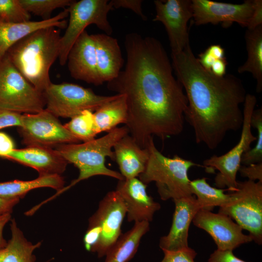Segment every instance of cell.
<instances>
[{
	"instance_id": "1",
	"label": "cell",
	"mask_w": 262,
	"mask_h": 262,
	"mask_svg": "<svg viewBox=\"0 0 262 262\" xmlns=\"http://www.w3.org/2000/svg\"><path fill=\"white\" fill-rule=\"evenodd\" d=\"M125 68L107 82V87L125 96V126L138 145L145 148L154 136L163 140L182 132L188 101L158 39L131 33L125 37Z\"/></svg>"
},
{
	"instance_id": "2",
	"label": "cell",
	"mask_w": 262,
	"mask_h": 262,
	"mask_svg": "<svg viewBox=\"0 0 262 262\" xmlns=\"http://www.w3.org/2000/svg\"><path fill=\"white\" fill-rule=\"evenodd\" d=\"M171 58L187 99L185 120L194 130L196 143L214 149L228 132L242 128L241 105L247 94L243 82L234 75L217 77L204 68L190 44L171 53Z\"/></svg>"
},
{
	"instance_id": "3",
	"label": "cell",
	"mask_w": 262,
	"mask_h": 262,
	"mask_svg": "<svg viewBox=\"0 0 262 262\" xmlns=\"http://www.w3.org/2000/svg\"><path fill=\"white\" fill-rule=\"evenodd\" d=\"M61 37L57 28L39 29L18 41L6 54L22 75L41 93L51 83L49 70L59 58Z\"/></svg>"
},
{
	"instance_id": "4",
	"label": "cell",
	"mask_w": 262,
	"mask_h": 262,
	"mask_svg": "<svg viewBox=\"0 0 262 262\" xmlns=\"http://www.w3.org/2000/svg\"><path fill=\"white\" fill-rule=\"evenodd\" d=\"M129 133L126 126L116 127L100 138L80 144H64L55 147L68 163L73 164L78 168L79 175L53 196L55 197L78 182L94 176H106L118 180L124 179L120 173L107 168L105 162L107 157L115 161L112 148L118 140Z\"/></svg>"
},
{
	"instance_id": "5",
	"label": "cell",
	"mask_w": 262,
	"mask_h": 262,
	"mask_svg": "<svg viewBox=\"0 0 262 262\" xmlns=\"http://www.w3.org/2000/svg\"><path fill=\"white\" fill-rule=\"evenodd\" d=\"M147 147L149 157L139 179L147 185L155 182L163 200L192 196L188 173L190 168L197 164L178 155L172 158L165 156L156 148L153 138Z\"/></svg>"
},
{
	"instance_id": "6",
	"label": "cell",
	"mask_w": 262,
	"mask_h": 262,
	"mask_svg": "<svg viewBox=\"0 0 262 262\" xmlns=\"http://www.w3.org/2000/svg\"><path fill=\"white\" fill-rule=\"evenodd\" d=\"M218 213L234 219L258 245L262 244V182L249 180L237 182L235 191Z\"/></svg>"
},
{
	"instance_id": "7",
	"label": "cell",
	"mask_w": 262,
	"mask_h": 262,
	"mask_svg": "<svg viewBox=\"0 0 262 262\" xmlns=\"http://www.w3.org/2000/svg\"><path fill=\"white\" fill-rule=\"evenodd\" d=\"M43 93L37 90L18 71L5 55L0 59V109L35 114L44 109Z\"/></svg>"
},
{
	"instance_id": "8",
	"label": "cell",
	"mask_w": 262,
	"mask_h": 262,
	"mask_svg": "<svg viewBox=\"0 0 262 262\" xmlns=\"http://www.w3.org/2000/svg\"><path fill=\"white\" fill-rule=\"evenodd\" d=\"M43 95L46 110L57 117L70 118L85 110L95 111L116 96L97 95L91 89L68 82H51Z\"/></svg>"
},
{
	"instance_id": "9",
	"label": "cell",
	"mask_w": 262,
	"mask_h": 262,
	"mask_svg": "<svg viewBox=\"0 0 262 262\" xmlns=\"http://www.w3.org/2000/svg\"><path fill=\"white\" fill-rule=\"evenodd\" d=\"M69 19L64 34L60 40L59 61L60 65L66 63L68 54L79 36L91 24L96 25L105 34L113 33L108 20V14L113 7L107 0H75L67 7Z\"/></svg>"
},
{
	"instance_id": "10",
	"label": "cell",
	"mask_w": 262,
	"mask_h": 262,
	"mask_svg": "<svg viewBox=\"0 0 262 262\" xmlns=\"http://www.w3.org/2000/svg\"><path fill=\"white\" fill-rule=\"evenodd\" d=\"M18 131L27 147H56L64 144L79 143L59 121L58 117L46 110L35 114L22 115V123Z\"/></svg>"
},
{
	"instance_id": "11",
	"label": "cell",
	"mask_w": 262,
	"mask_h": 262,
	"mask_svg": "<svg viewBox=\"0 0 262 262\" xmlns=\"http://www.w3.org/2000/svg\"><path fill=\"white\" fill-rule=\"evenodd\" d=\"M126 215V207L118 193L115 190L108 192L89 219L88 227H96L100 233L98 242L92 252L96 253L99 258L105 256L121 235Z\"/></svg>"
},
{
	"instance_id": "12",
	"label": "cell",
	"mask_w": 262,
	"mask_h": 262,
	"mask_svg": "<svg viewBox=\"0 0 262 262\" xmlns=\"http://www.w3.org/2000/svg\"><path fill=\"white\" fill-rule=\"evenodd\" d=\"M153 21L163 23L166 31L171 53L182 51L190 44L188 23L193 17L191 0H156Z\"/></svg>"
},
{
	"instance_id": "13",
	"label": "cell",
	"mask_w": 262,
	"mask_h": 262,
	"mask_svg": "<svg viewBox=\"0 0 262 262\" xmlns=\"http://www.w3.org/2000/svg\"><path fill=\"white\" fill-rule=\"evenodd\" d=\"M193 18L196 26L222 23L224 27L233 22L247 27L253 9V0L232 4L210 0H192Z\"/></svg>"
},
{
	"instance_id": "14",
	"label": "cell",
	"mask_w": 262,
	"mask_h": 262,
	"mask_svg": "<svg viewBox=\"0 0 262 262\" xmlns=\"http://www.w3.org/2000/svg\"><path fill=\"white\" fill-rule=\"evenodd\" d=\"M193 224L204 230L213 239L217 249L231 250L252 241L249 235L229 216L212 211L200 210L193 219Z\"/></svg>"
},
{
	"instance_id": "15",
	"label": "cell",
	"mask_w": 262,
	"mask_h": 262,
	"mask_svg": "<svg viewBox=\"0 0 262 262\" xmlns=\"http://www.w3.org/2000/svg\"><path fill=\"white\" fill-rule=\"evenodd\" d=\"M147 185L137 178L119 180L115 191L122 198L129 222H150L160 204L147 194Z\"/></svg>"
},
{
	"instance_id": "16",
	"label": "cell",
	"mask_w": 262,
	"mask_h": 262,
	"mask_svg": "<svg viewBox=\"0 0 262 262\" xmlns=\"http://www.w3.org/2000/svg\"><path fill=\"white\" fill-rule=\"evenodd\" d=\"M66 63L71 76L75 79L95 85L103 83L98 70L95 44L86 30L71 47Z\"/></svg>"
},
{
	"instance_id": "17",
	"label": "cell",
	"mask_w": 262,
	"mask_h": 262,
	"mask_svg": "<svg viewBox=\"0 0 262 262\" xmlns=\"http://www.w3.org/2000/svg\"><path fill=\"white\" fill-rule=\"evenodd\" d=\"M175 211L168 234L160 239L162 250H176L188 246V231L191 222L200 210L193 195L173 200Z\"/></svg>"
},
{
	"instance_id": "18",
	"label": "cell",
	"mask_w": 262,
	"mask_h": 262,
	"mask_svg": "<svg viewBox=\"0 0 262 262\" xmlns=\"http://www.w3.org/2000/svg\"><path fill=\"white\" fill-rule=\"evenodd\" d=\"M4 158L33 168L39 176L61 175L68 164L55 149L37 146L15 148Z\"/></svg>"
},
{
	"instance_id": "19",
	"label": "cell",
	"mask_w": 262,
	"mask_h": 262,
	"mask_svg": "<svg viewBox=\"0 0 262 262\" xmlns=\"http://www.w3.org/2000/svg\"><path fill=\"white\" fill-rule=\"evenodd\" d=\"M69 16L67 8L52 17L40 21L6 22L0 19V59L14 44L31 33L48 27L66 28L64 19Z\"/></svg>"
},
{
	"instance_id": "20",
	"label": "cell",
	"mask_w": 262,
	"mask_h": 262,
	"mask_svg": "<svg viewBox=\"0 0 262 262\" xmlns=\"http://www.w3.org/2000/svg\"><path fill=\"white\" fill-rule=\"evenodd\" d=\"M93 39L97 67L103 83L109 82L118 76L124 64L117 40L105 33L91 34Z\"/></svg>"
},
{
	"instance_id": "21",
	"label": "cell",
	"mask_w": 262,
	"mask_h": 262,
	"mask_svg": "<svg viewBox=\"0 0 262 262\" xmlns=\"http://www.w3.org/2000/svg\"><path fill=\"white\" fill-rule=\"evenodd\" d=\"M115 161L124 179L137 178L145 170L149 157L147 147H140L129 134L113 147Z\"/></svg>"
},
{
	"instance_id": "22",
	"label": "cell",
	"mask_w": 262,
	"mask_h": 262,
	"mask_svg": "<svg viewBox=\"0 0 262 262\" xmlns=\"http://www.w3.org/2000/svg\"><path fill=\"white\" fill-rule=\"evenodd\" d=\"M10 221L11 237L6 245L0 248V262H35L33 253L40 247L42 242L33 244L28 241L15 219H11Z\"/></svg>"
},
{
	"instance_id": "23",
	"label": "cell",
	"mask_w": 262,
	"mask_h": 262,
	"mask_svg": "<svg viewBox=\"0 0 262 262\" xmlns=\"http://www.w3.org/2000/svg\"><path fill=\"white\" fill-rule=\"evenodd\" d=\"M149 230V222H135L121 234L107 252L104 262H128L135 255L143 236Z\"/></svg>"
},
{
	"instance_id": "24",
	"label": "cell",
	"mask_w": 262,
	"mask_h": 262,
	"mask_svg": "<svg viewBox=\"0 0 262 262\" xmlns=\"http://www.w3.org/2000/svg\"><path fill=\"white\" fill-rule=\"evenodd\" d=\"M64 178L59 175L39 176L31 180H14L0 182V198H20L30 191L42 187H50L58 192L65 187Z\"/></svg>"
},
{
	"instance_id": "25",
	"label": "cell",
	"mask_w": 262,
	"mask_h": 262,
	"mask_svg": "<svg viewBox=\"0 0 262 262\" xmlns=\"http://www.w3.org/2000/svg\"><path fill=\"white\" fill-rule=\"evenodd\" d=\"M247 58L237 69L239 73L249 72L256 81V91L262 90V25L247 29L245 35Z\"/></svg>"
},
{
	"instance_id": "26",
	"label": "cell",
	"mask_w": 262,
	"mask_h": 262,
	"mask_svg": "<svg viewBox=\"0 0 262 262\" xmlns=\"http://www.w3.org/2000/svg\"><path fill=\"white\" fill-rule=\"evenodd\" d=\"M94 114L99 133L109 132L127 119V106L124 95L116 94L115 98L98 108Z\"/></svg>"
},
{
	"instance_id": "27",
	"label": "cell",
	"mask_w": 262,
	"mask_h": 262,
	"mask_svg": "<svg viewBox=\"0 0 262 262\" xmlns=\"http://www.w3.org/2000/svg\"><path fill=\"white\" fill-rule=\"evenodd\" d=\"M190 185L192 194L195 196L200 210L212 211L214 207L225 204L230 197V194L225 193L227 189L211 186L206 178L190 180Z\"/></svg>"
},
{
	"instance_id": "28",
	"label": "cell",
	"mask_w": 262,
	"mask_h": 262,
	"mask_svg": "<svg viewBox=\"0 0 262 262\" xmlns=\"http://www.w3.org/2000/svg\"><path fill=\"white\" fill-rule=\"evenodd\" d=\"M65 128L80 141L88 142L98 133L93 112L85 110L64 125Z\"/></svg>"
},
{
	"instance_id": "29",
	"label": "cell",
	"mask_w": 262,
	"mask_h": 262,
	"mask_svg": "<svg viewBox=\"0 0 262 262\" xmlns=\"http://www.w3.org/2000/svg\"><path fill=\"white\" fill-rule=\"evenodd\" d=\"M30 14L41 16L43 19L51 18V13L57 8L69 7L73 0H19Z\"/></svg>"
},
{
	"instance_id": "30",
	"label": "cell",
	"mask_w": 262,
	"mask_h": 262,
	"mask_svg": "<svg viewBox=\"0 0 262 262\" xmlns=\"http://www.w3.org/2000/svg\"><path fill=\"white\" fill-rule=\"evenodd\" d=\"M31 14L27 11L19 0H0V19L9 22L30 20Z\"/></svg>"
},
{
	"instance_id": "31",
	"label": "cell",
	"mask_w": 262,
	"mask_h": 262,
	"mask_svg": "<svg viewBox=\"0 0 262 262\" xmlns=\"http://www.w3.org/2000/svg\"><path fill=\"white\" fill-rule=\"evenodd\" d=\"M162 250L164 256L160 262H195L197 255L196 251L189 246L176 250Z\"/></svg>"
},
{
	"instance_id": "32",
	"label": "cell",
	"mask_w": 262,
	"mask_h": 262,
	"mask_svg": "<svg viewBox=\"0 0 262 262\" xmlns=\"http://www.w3.org/2000/svg\"><path fill=\"white\" fill-rule=\"evenodd\" d=\"M22 115L0 109V130L14 126L20 127L22 123Z\"/></svg>"
},
{
	"instance_id": "33",
	"label": "cell",
	"mask_w": 262,
	"mask_h": 262,
	"mask_svg": "<svg viewBox=\"0 0 262 262\" xmlns=\"http://www.w3.org/2000/svg\"><path fill=\"white\" fill-rule=\"evenodd\" d=\"M238 172L248 180L262 182V163L248 165H241Z\"/></svg>"
},
{
	"instance_id": "34",
	"label": "cell",
	"mask_w": 262,
	"mask_h": 262,
	"mask_svg": "<svg viewBox=\"0 0 262 262\" xmlns=\"http://www.w3.org/2000/svg\"><path fill=\"white\" fill-rule=\"evenodd\" d=\"M141 0H112L110 2L113 8H124L131 9L143 20H146L147 18L144 15L141 8Z\"/></svg>"
},
{
	"instance_id": "35",
	"label": "cell",
	"mask_w": 262,
	"mask_h": 262,
	"mask_svg": "<svg viewBox=\"0 0 262 262\" xmlns=\"http://www.w3.org/2000/svg\"><path fill=\"white\" fill-rule=\"evenodd\" d=\"M207 262H247L237 257L231 250L216 249L210 256Z\"/></svg>"
},
{
	"instance_id": "36",
	"label": "cell",
	"mask_w": 262,
	"mask_h": 262,
	"mask_svg": "<svg viewBox=\"0 0 262 262\" xmlns=\"http://www.w3.org/2000/svg\"><path fill=\"white\" fill-rule=\"evenodd\" d=\"M254 9L247 29L252 30L262 25V0H253Z\"/></svg>"
},
{
	"instance_id": "37",
	"label": "cell",
	"mask_w": 262,
	"mask_h": 262,
	"mask_svg": "<svg viewBox=\"0 0 262 262\" xmlns=\"http://www.w3.org/2000/svg\"><path fill=\"white\" fill-rule=\"evenodd\" d=\"M14 149L12 139L7 134L0 132V157L5 158Z\"/></svg>"
},
{
	"instance_id": "38",
	"label": "cell",
	"mask_w": 262,
	"mask_h": 262,
	"mask_svg": "<svg viewBox=\"0 0 262 262\" xmlns=\"http://www.w3.org/2000/svg\"><path fill=\"white\" fill-rule=\"evenodd\" d=\"M19 198H0V216L6 214H11L14 207L19 202Z\"/></svg>"
},
{
	"instance_id": "39",
	"label": "cell",
	"mask_w": 262,
	"mask_h": 262,
	"mask_svg": "<svg viewBox=\"0 0 262 262\" xmlns=\"http://www.w3.org/2000/svg\"><path fill=\"white\" fill-rule=\"evenodd\" d=\"M227 65L226 58L217 59L213 64L210 71L216 76L223 77L226 75Z\"/></svg>"
},
{
	"instance_id": "40",
	"label": "cell",
	"mask_w": 262,
	"mask_h": 262,
	"mask_svg": "<svg viewBox=\"0 0 262 262\" xmlns=\"http://www.w3.org/2000/svg\"><path fill=\"white\" fill-rule=\"evenodd\" d=\"M197 59L200 65L208 70H211L213 64L216 60L207 49L199 55Z\"/></svg>"
},
{
	"instance_id": "41",
	"label": "cell",
	"mask_w": 262,
	"mask_h": 262,
	"mask_svg": "<svg viewBox=\"0 0 262 262\" xmlns=\"http://www.w3.org/2000/svg\"><path fill=\"white\" fill-rule=\"evenodd\" d=\"M11 219V214H6L0 216V248L4 246L7 242L4 238L3 231L5 225Z\"/></svg>"
},
{
	"instance_id": "42",
	"label": "cell",
	"mask_w": 262,
	"mask_h": 262,
	"mask_svg": "<svg viewBox=\"0 0 262 262\" xmlns=\"http://www.w3.org/2000/svg\"><path fill=\"white\" fill-rule=\"evenodd\" d=\"M207 49L216 60L226 58L225 57V50L219 45H212Z\"/></svg>"
}]
</instances>
